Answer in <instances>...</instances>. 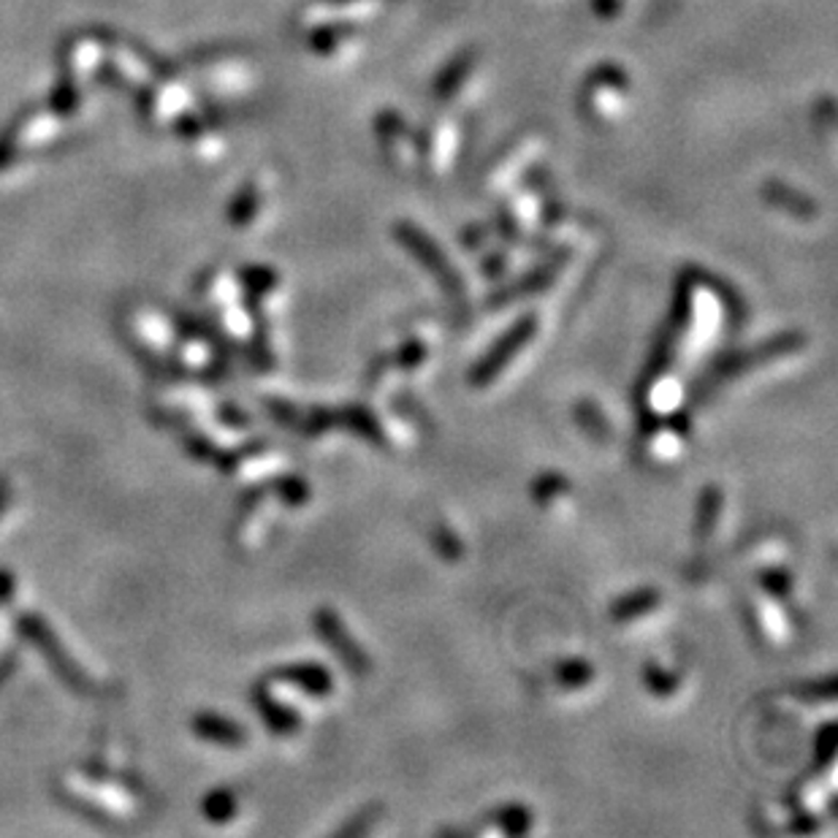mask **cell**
Returning a JSON list of instances; mask_svg holds the SVG:
<instances>
[{"instance_id":"6da1fadb","label":"cell","mask_w":838,"mask_h":838,"mask_svg":"<svg viewBox=\"0 0 838 838\" xmlns=\"http://www.w3.org/2000/svg\"><path fill=\"white\" fill-rule=\"evenodd\" d=\"M635 106V85L618 66H600L581 87V109L594 125H622Z\"/></svg>"},{"instance_id":"7a4b0ae2","label":"cell","mask_w":838,"mask_h":838,"mask_svg":"<svg viewBox=\"0 0 838 838\" xmlns=\"http://www.w3.org/2000/svg\"><path fill=\"white\" fill-rule=\"evenodd\" d=\"M491 62L480 49H467L440 71L435 92L448 109H470L489 90Z\"/></svg>"},{"instance_id":"3957f363","label":"cell","mask_w":838,"mask_h":838,"mask_svg":"<svg viewBox=\"0 0 838 838\" xmlns=\"http://www.w3.org/2000/svg\"><path fill=\"white\" fill-rule=\"evenodd\" d=\"M548 142L540 130H518L486 164L484 185L489 191H510L513 185L524 183L532 166H537L546 155Z\"/></svg>"},{"instance_id":"277c9868","label":"cell","mask_w":838,"mask_h":838,"mask_svg":"<svg viewBox=\"0 0 838 838\" xmlns=\"http://www.w3.org/2000/svg\"><path fill=\"white\" fill-rule=\"evenodd\" d=\"M465 147V130L454 111H437L418 130V168L429 177L440 179L454 172Z\"/></svg>"},{"instance_id":"5b68a950","label":"cell","mask_w":838,"mask_h":838,"mask_svg":"<svg viewBox=\"0 0 838 838\" xmlns=\"http://www.w3.org/2000/svg\"><path fill=\"white\" fill-rule=\"evenodd\" d=\"M397 6V0H310L299 11L296 25L302 33L318 28V25H355L367 28L383 20Z\"/></svg>"},{"instance_id":"8992f818","label":"cell","mask_w":838,"mask_h":838,"mask_svg":"<svg viewBox=\"0 0 838 838\" xmlns=\"http://www.w3.org/2000/svg\"><path fill=\"white\" fill-rule=\"evenodd\" d=\"M535 334H537V315H524L522 321L513 323V327L505 331V334L499 337V340L494 342L484 355H480V361L472 367V372H470V383L478 386V389H484V386H489L491 380H497L499 374L505 372V367H508L510 361L529 345V340Z\"/></svg>"},{"instance_id":"52a82bcc","label":"cell","mask_w":838,"mask_h":838,"mask_svg":"<svg viewBox=\"0 0 838 838\" xmlns=\"http://www.w3.org/2000/svg\"><path fill=\"white\" fill-rule=\"evenodd\" d=\"M374 136L380 142V153L391 166L405 168V172L418 168V128L402 111H380L378 123H374Z\"/></svg>"},{"instance_id":"ba28073f","label":"cell","mask_w":838,"mask_h":838,"mask_svg":"<svg viewBox=\"0 0 838 838\" xmlns=\"http://www.w3.org/2000/svg\"><path fill=\"white\" fill-rule=\"evenodd\" d=\"M505 193H508V198H505L503 212H499V217H503V234L505 236H510V240H518V236L529 234L532 228H537V225L546 221L548 202H546V193H543V187L518 183Z\"/></svg>"},{"instance_id":"9c48e42d","label":"cell","mask_w":838,"mask_h":838,"mask_svg":"<svg viewBox=\"0 0 838 838\" xmlns=\"http://www.w3.org/2000/svg\"><path fill=\"white\" fill-rule=\"evenodd\" d=\"M304 36L318 58L340 62V68L359 60L367 47L364 28H355V25H318Z\"/></svg>"},{"instance_id":"30bf717a","label":"cell","mask_w":838,"mask_h":838,"mask_svg":"<svg viewBox=\"0 0 838 838\" xmlns=\"http://www.w3.org/2000/svg\"><path fill=\"white\" fill-rule=\"evenodd\" d=\"M397 240L402 242V245L408 247L423 266L431 269V274L437 277V283L446 288L450 296H454V299L465 296V285H461L459 272H456L454 264H450L446 255H442V250L437 247L435 242L429 240V236H423L418 228H412V225L402 223V225H397Z\"/></svg>"},{"instance_id":"8fae6325","label":"cell","mask_w":838,"mask_h":838,"mask_svg":"<svg viewBox=\"0 0 838 838\" xmlns=\"http://www.w3.org/2000/svg\"><path fill=\"white\" fill-rule=\"evenodd\" d=\"M315 633H321L323 641H327V646L340 656L342 665H345L350 673H355V675L369 673V656L364 649L353 641V635L348 633L342 616H337L331 608H321L315 614Z\"/></svg>"},{"instance_id":"7c38bea8","label":"cell","mask_w":838,"mask_h":838,"mask_svg":"<svg viewBox=\"0 0 838 838\" xmlns=\"http://www.w3.org/2000/svg\"><path fill=\"white\" fill-rule=\"evenodd\" d=\"M800 345H803V337L785 334V337H777V340L766 342V345H757L754 350H738V353H728L717 361L714 378L724 380V378H730V374L747 372V369L754 367L757 361H773V359H779V355L796 353Z\"/></svg>"},{"instance_id":"4fadbf2b","label":"cell","mask_w":838,"mask_h":838,"mask_svg":"<svg viewBox=\"0 0 838 838\" xmlns=\"http://www.w3.org/2000/svg\"><path fill=\"white\" fill-rule=\"evenodd\" d=\"M280 679L288 681V684L299 686V690L308 692V695L312 698H329L331 690H334L331 673L327 671V668L312 665V662H308V665L288 668V671L280 673Z\"/></svg>"},{"instance_id":"5bb4252c","label":"cell","mask_w":838,"mask_h":838,"mask_svg":"<svg viewBox=\"0 0 838 838\" xmlns=\"http://www.w3.org/2000/svg\"><path fill=\"white\" fill-rule=\"evenodd\" d=\"M762 196H766V202L771 206H777V210L787 212L790 217H798V221H815L817 217V206L809 202L806 196H800L798 191H792V187L781 185V183H768L766 191H762Z\"/></svg>"},{"instance_id":"9a60e30c","label":"cell","mask_w":838,"mask_h":838,"mask_svg":"<svg viewBox=\"0 0 838 838\" xmlns=\"http://www.w3.org/2000/svg\"><path fill=\"white\" fill-rule=\"evenodd\" d=\"M660 592H656L654 586H643V589H635L624 594V597H618L616 603L611 605V616H614L616 622H633L637 616L652 614L656 605H660Z\"/></svg>"},{"instance_id":"2e32d148","label":"cell","mask_w":838,"mask_h":838,"mask_svg":"<svg viewBox=\"0 0 838 838\" xmlns=\"http://www.w3.org/2000/svg\"><path fill=\"white\" fill-rule=\"evenodd\" d=\"M55 130H58V120H55L52 115H33L17 125L14 134L9 136V144L17 153L20 147H36V144L47 142Z\"/></svg>"},{"instance_id":"e0dca14e","label":"cell","mask_w":838,"mask_h":838,"mask_svg":"<svg viewBox=\"0 0 838 838\" xmlns=\"http://www.w3.org/2000/svg\"><path fill=\"white\" fill-rule=\"evenodd\" d=\"M269 193V185H261L259 179L255 183L245 185V191L236 196V202L231 204V212L228 217L234 221L236 225H250L259 217L261 206H264V196Z\"/></svg>"},{"instance_id":"ac0fdd59","label":"cell","mask_w":838,"mask_h":838,"mask_svg":"<svg viewBox=\"0 0 838 838\" xmlns=\"http://www.w3.org/2000/svg\"><path fill=\"white\" fill-rule=\"evenodd\" d=\"M101 55H104L101 43L92 41V39H79V41L71 43V49H68L66 62H68V68L74 71V77L82 79V77H90V74L96 71V66L101 62Z\"/></svg>"},{"instance_id":"d6986e66","label":"cell","mask_w":838,"mask_h":838,"mask_svg":"<svg viewBox=\"0 0 838 838\" xmlns=\"http://www.w3.org/2000/svg\"><path fill=\"white\" fill-rule=\"evenodd\" d=\"M719 510H722V491H719L717 486H705L703 494H700L698 522H695V532L700 540L711 537V532H714L719 522Z\"/></svg>"},{"instance_id":"ffe728a7","label":"cell","mask_w":838,"mask_h":838,"mask_svg":"<svg viewBox=\"0 0 838 838\" xmlns=\"http://www.w3.org/2000/svg\"><path fill=\"white\" fill-rule=\"evenodd\" d=\"M196 728H198V733H202L204 738H212V741H221V743L245 741V733H242L240 724L228 722V719H221V717H202Z\"/></svg>"},{"instance_id":"44dd1931","label":"cell","mask_w":838,"mask_h":838,"mask_svg":"<svg viewBox=\"0 0 838 838\" xmlns=\"http://www.w3.org/2000/svg\"><path fill=\"white\" fill-rule=\"evenodd\" d=\"M111 60H115V66L120 68L130 82L142 85L149 79V68L139 60V55H134L128 47H123V43H115V49H111Z\"/></svg>"},{"instance_id":"7402d4cb","label":"cell","mask_w":838,"mask_h":838,"mask_svg":"<svg viewBox=\"0 0 838 838\" xmlns=\"http://www.w3.org/2000/svg\"><path fill=\"white\" fill-rule=\"evenodd\" d=\"M556 679L567 686V690H581L594 679V668L586 660H565L556 668Z\"/></svg>"},{"instance_id":"603a6c76","label":"cell","mask_w":838,"mask_h":838,"mask_svg":"<svg viewBox=\"0 0 838 838\" xmlns=\"http://www.w3.org/2000/svg\"><path fill=\"white\" fill-rule=\"evenodd\" d=\"M494 819L499 822L503 834H508V836H522L532 828V815L518 803H510V806H505V809H499Z\"/></svg>"},{"instance_id":"cb8c5ba5","label":"cell","mask_w":838,"mask_h":838,"mask_svg":"<svg viewBox=\"0 0 838 838\" xmlns=\"http://www.w3.org/2000/svg\"><path fill=\"white\" fill-rule=\"evenodd\" d=\"M567 489H571L567 478H562L559 472H546L532 484V497L540 505H548L554 497H559V494H565Z\"/></svg>"},{"instance_id":"d4e9b609","label":"cell","mask_w":838,"mask_h":838,"mask_svg":"<svg viewBox=\"0 0 838 838\" xmlns=\"http://www.w3.org/2000/svg\"><path fill=\"white\" fill-rule=\"evenodd\" d=\"M643 679H646L649 690L660 698L673 695V692L679 690V679H675V673L662 671V668L654 665V662H649V665L643 668Z\"/></svg>"},{"instance_id":"484cf974","label":"cell","mask_w":838,"mask_h":838,"mask_svg":"<svg viewBox=\"0 0 838 838\" xmlns=\"http://www.w3.org/2000/svg\"><path fill=\"white\" fill-rule=\"evenodd\" d=\"M431 543H435L437 554H440L442 559H448V562H459L461 554H465V546H461L459 537H456L454 532L446 529V527L435 529V535H431Z\"/></svg>"},{"instance_id":"4316f807","label":"cell","mask_w":838,"mask_h":838,"mask_svg":"<svg viewBox=\"0 0 838 838\" xmlns=\"http://www.w3.org/2000/svg\"><path fill=\"white\" fill-rule=\"evenodd\" d=\"M575 416H578V421L584 423V429L589 431L592 437H608V421H605L603 412H600L597 408H594L592 402L578 405V410H575Z\"/></svg>"},{"instance_id":"83f0119b","label":"cell","mask_w":838,"mask_h":838,"mask_svg":"<svg viewBox=\"0 0 838 838\" xmlns=\"http://www.w3.org/2000/svg\"><path fill=\"white\" fill-rule=\"evenodd\" d=\"M637 3H641V0H594V11H597L600 20L616 22V20H624L627 11L635 9Z\"/></svg>"},{"instance_id":"f1b7e54d","label":"cell","mask_w":838,"mask_h":838,"mask_svg":"<svg viewBox=\"0 0 838 838\" xmlns=\"http://www.w3.org/2000/svg\"><path fill=\"white\" fill-rule=\"evenodd\" d=\"M280 497H283L288 505H302L310 499V489L302 478H288L283 484V491H280Z\"/></svg>"},{"instance_id":"f546056e","label":"cell","mask_w":838,"mask_h":838,"mask_svg":"<svg viewBox=\"0 0 838 838\" xmlns=\"http://www.w3.org/2000/svg\"><path fill=\"white\" fill-rule=\"evenodd\" d=\"M817 752H819V762H830V760H834V752H836V730H834V724H825L822 733L817 735Z\"/></svg>"},{"instance_id":"4dcf8cb0","label":"cell","mask_w":838,"mask_h":838,"mask_svg":"<svg viewBox=\"0 0 838 838\" xmlns=\"http://www.w3.org/2000/svg\"><path fill=\"white\" fill-rule=\"evenodd\" d=\"M206 811H210L212 819H228V815H234V798H231L228 792H217V796L206 803Z\"/></svg>"},{"instance_id":"1f68e13d","label":"cell","mask_w":838,"mask_h":838,"mask_svg":"<svg viewBox=\"0 0 838 838\" xmlns=\"http://www.w3.org/2000/svg\"><path fill=\"white\" fill-rule=\"evenodd\" d=\"M397 364L405 367V369H416L418 364L423 361V345L421 342H408L402 350L397 353Z\"/></svg>"},{"instance_id":"d6a6232c","label":"cell","mask_w":838,"mask_h":838,"mask_svg":"<svg viewBox=\"0 0 838 838\" xmlns=\"http://www.w3.org/2000/svg\"><path fill=\"white\" fill-rule=\"evenodd\" d=\"M762 586L773 594V597H781L787 589H790V575L781 571H771L762 575Z\"/></svg>"},{"instance_id":"836d02e7","label":"cell","mask_w":838,"mask_h":838,"mask_svg":"<svg viewBox=\"0 0 838 838\" xmlns=\"http://www.w3.org/2000/svg\"><path fill=\"white\" fill-rule=\"evenodd\" d=\"M77 101H79V96H77V90H74V85H62L60 90L55 92V111H60V115L74 111Z\"/></svg>"}]
</instances>
